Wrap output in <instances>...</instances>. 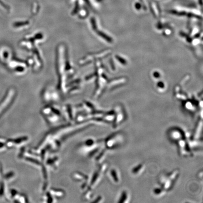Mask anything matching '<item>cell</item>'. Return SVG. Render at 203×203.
<instances>
[{
  "label": "cell",
  "instance_id": "obj_6",
  "mask_svg": "<svg viewBox=\"0 0 203 203\" xmlns=\"http://www.w3.org/2000/svg\"><path fill=\"white\" fill-rule=\"evenodd\" d=\"M145 169V165L142 164H139L137 166H135L134 169H133L132 172L133 174L135 175H139L143 172Z\"/></svg>",
  "mask_w": 203,
  "mask_h": 203
},
{
  "label": "cell",
  "instance_id": "obj_4",
  "mask_svg": "<svg viewBox=\"0 0 203 203\" xmlns=\"http://www.w3.org/2000/svg\"><path fill=\"white\" fill-rule=\"evenodd\" d=\"M124 114L121 111H118L117 112L116 115H115L114 119V127H117L118 125H120L124 120Z\"/></svg>",
  "mask_w": 203,
  "mask_h": 203
},
{
  "label": "cell",
  "instance_id": "obj_8",
  "mask_svg": "<svg viewBox=\"0 0 203 203\" xmlns=\"http://www.w3.org/2000/svg\"><path fill=\"white\" fill-rule=\"evenodd\" d=\"M153 193L155 195L159 197H161L162 196L165 195L166 193V190H165L162 187L157 188L154 189Z\"/></svg>",
  "mask_w": 203,
  "mask_h": 203
},
{
  "label": "cell",
  "instance_id": "obj_5",
  "mask_svg": "<svg viewBox=\"0 0 203 203\" xmlns=\"http://www.w3.org/2000/svg\"><path fill=\"white\" fill-rule=\"evenodd\" d=\"M111 175L114 183H116V184L120 183L121 178H120V175L118 174L117 170L112 169L111 171Z\"/></svg>",
  "mask_w": 203,
  "mask_h": 203
},
{
  "label": "cell",
  "instance_id": "obj_2",
  "mask_svg": "<svg viewBox=\"0 0 203 203\" xmlns=\"http://www.w3.org/2000/svg\"><path fill=\"white\" fill-rule=\"evenodd\" d=\"M123 140V136L121 133H117L110 136L106 141L107 147L108 148H116L121 145Z\"/></svg>",
  "mask_w": 203,
  "mask_h": 203
},
{
  "label": "cell",
  "instance_id": "obj_3",
  "mask_svg": "<svg viewBox=\"0 0 203 203\" xmlns=\"http://www.w3.org/2000/svg\"><path fill=\"white\" fill-rule=\"evenodd\" d=\"M169 136L171 138L175 141H179L184 137H186L183 131L178 129H172L170 132Z\"/></svg>",
  "mask_w": 203,
  "mask_h": 203
},
{
  "label": "cell",
  "instance_id": "obj_7",
  "mask_svg": "<svg viewBox=\"0 0 203 203\" xmlns=\"http://www.w3.org/2000/svg\"><path fill=\"white\" fill-rule=\"evenodd\" d=\"M129 197L127 191H124L121 195L120 199L118 202L119 203H127L129 201Z\"/></svg>",
  "mask_w": 203,
  "mask_h": 203
},
{
  "label": "cell",
  "instance_id": "obj_1",
  "mask_svg": "<svg viewBox=\"0 0 203 203\" xmlns=\"http://www.w3.org/2000/svg\"><path fill=\"white\" fill-rule=\"evenodd\" d=\"M178 175L179 171L175 170L168 175L161 177L160 181L161 187L166 190H170L178 177Z\"/></svg>",
  "mask_w": 203,
  "mask_h": 203
}]
</instances>
